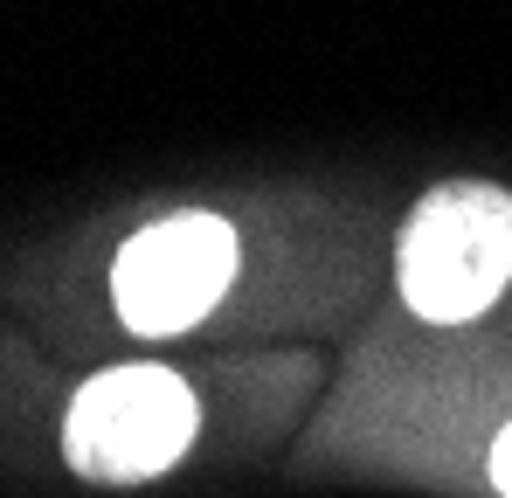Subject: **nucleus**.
<instances>
[{"mask_svg":"<svg viewBox=\"0 0 512 498\" xmlns=\"http://www.w3.org/2000/svg\"><path fill=\"white\" fill-rule=\"evenodd\" d=\"M402 305L429 326L485 319L512 284V194L492 180H443L395 236Z\"/></svg>","mask_w":512,"mask_h":498,"instance_id":"f257e3e1","label":"nucleus"},{"mask_svg":"<svg viewBox=\"0 0 512 498\" xmlns=\"http://www.w3.org/2000/svg\"><path fill=\"white\" fill-rule=\"evenodd\" d=\"M194 436H201L194 388L153 360L90 374L63 415V457L90 485H153L194 450Z\"/></svg>","mask_w":512,"mask_h":498,"instance_id":"f03ea898","label":"nucleus"},{"mask_svg":"<svg viewBox=\"0 0 512 498\" xmlns=\"http://www.w3.org/2000/svg\"><path fill=\"white\" fill-rule=\"evenodd\" d=\"M485 478H492L499 498H512V422L499 429V443H492V457H485Z\"/></svg>","mask_w":512,"mask_h":498,"instance_id":"20e7f679","label":"nucleus"},{"mask_svg":"<svg viewBox=\"0 0 512 498\" xmlns=\"http://www.w3.org/2000/svg\"><path fill=\"white\" fill-rule=\"evenodd\" d=\"M236 222L208 215V208H173L160 222H146L111 263V305L139 339H173L194 332L236 284Z\"/></svg>","mask_w":512,"mask_h":498,"instance_id":"7ed1b4c3","label":"nucleus"}]
</instances>
